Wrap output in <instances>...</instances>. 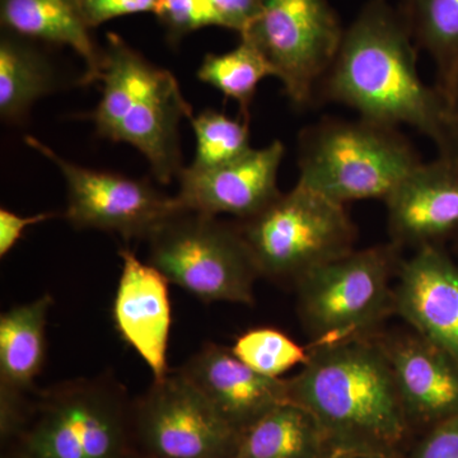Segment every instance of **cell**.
<instances>
[{"label": "cell", "instance_id": "obj_1", "mask_svg": "<svg viewBox=\"0 0 458 458\" xmlns=\"http://www.w3.org/2000/svg\"><path fill=\"white\" fill-rule=\"evenodd\" d=\"M418 47L388 0H369L345 29L335 63L318 95V106L337 104L384 125H408L458 157V114L441 90L424 82Z\"/></svg>", "mask_w": 458, "mask_h": 458}, {"label": "cell", "instance_id": "obj_2", "mask_svg": "<svg viewBox=\"0 0 458 458\" xmlns=\"http://www.w3.org/2000/svg\"><path fill=\"white\" fill-rule=\"evenodd\" d=\"M288 387L289 401L315 415L334 452L399 456L410 423L386 345L360 337L312 348Z\"/></svg>", "mask_w": 458, "mask_h": 458}, {"label": "cell", "instance_id": "obj_3", "mask_svg": "<svg viewBox=\"0 0 458 458\" xmlns=\"http://www.w3.org/2000/svg\"><path fill=\"white\" fill-rule=\"evenodd\" d=\"M101 101L92 114L98 137L137 148L158 182L182 170L179 126L192 110L171 72L159 68L122 36L107 33Z\"/></svg>", "mask_w": 458, "mask_h": 458}, {"label": "cell", "instance_id": "obj_4", "mask_svg": "<svg viewBox=\"0 0 458 458\" xmlns=\"http://www.w3.org/2000/svg\"><path fill=\"white\" fill-rule=\"evenodd\" d=\"M297 185L344 205L387 200L423 162L396 126L325 116L298 135Z\"/></svg>", "mask_w": 458, "mask_h": 458}, {"label": "cell", "instance_id": "obj_5", "mask_svg": "<svg viewBox=\"0 0 458 458\" xmlns=\"http://www.w3.org/2000/svg\"><path fill=\"white\" fill-rule=\"evenodd\" d=\"M148 241L150 264L171 284L207 303H254V283L260 273L238 225L181 210Z\"/></svg>", "mask_w": 458, "mask_h": 458}, {"label": "cell", "instance_id": "obj_6", "mask_svg": "<svg viewBox=\"0 0 458 458\" xmlns=\"http://www.w3.org/2000/svg\"><path fill=\"white\" fill-rule=\"evenodd\" d=\"M399 246L352 250L297 279L301 316L313 348L360 339L394 310L391 274Z\"/></svg>", "mask_w": 458, "mask_h": 458}, {"label": "cell", "instance_id": "obj_7", "mask_svg": "<svg viewBox=\"0 0 458 458\" xmlns=\"http://www.w3.org/2000/svg\"><path fill=\"white\" fill-rule=\"evenodd\" d=\"M260 276L294 278L354 250L357 231L344 205L297 185L241 221Z\"/></svg>", "mask_w": 458, "mask_h": 458}, {"label": "cell", "instance_id": "obj_8", "mask_svg": "<svg viewBox=\"0 0 458 458\" xmlns=\"http://www.w3.org/2000/svg\"><path fill=\"white\" fill-rule=\"evenodd\" d=\"M345 35L327 0H261L247 38L261 51L295 110L318 106V90Z\"/></svg>", "mask_w": 458, "mask_h": 458}, {"label": "cell", "instance_id": "obj_9", "mask_svg": "<svg viewBox=\"0 0 458 458\" xmlns=\"http://www.w3.org/2000/svg\"><path fill=\"white\" fill-rule=\"evenodd\" d=\"M14 454L23 458H131V414L104 388L75 385L45 396Z\"/></svg>", "mask_w": 458, "mask_h": 458}, {"label": "cell", "instance_id": "obj_10", "mask_svg": "<svg viewBox=\"0 0 458 458\" xmlns=\"http://www.w3.org/2000/svg\"><path fill=\"white\" fill-rule=\"evenodd\" d=\"M131 423L134 454L153 458H233L240 438L180 369L153 382Z\"/></svg>", "mask_w": 458, "mask_h": 458}, {"label": "cell", "instance_id": "obj_11", "mask_svg": "<svg viewBox=\"0 0 458 458\" xmlns=\"http://www.w3.org/2000/svg\"><path fill=\"white\" fill-rule=\"evenodd\" d=\"M25 141L64 176L68 191L65 216L75 228L114 232L125 240H148L170 216L186 210L176 197H168L148 181L74 165L31 135H27Z\"/></svg>", "mask_w": 458, "mask_h": 458}, {"label": "cell", "instance_id": "obj_12", "mask_svg": "<svg viewBox=\"0 0 458 458\" xmlns=\"http://www.w3.org/2000/svg\"><path fill=\"white\" fill-rule=\"evenodd\" d=\"M284 156L283 141L274 140L213 170L183 167L177 176V200L191 212L213 216L231 214L245 221L282 194L278 174Z\"/></svg>", "mask_w": 458, "mask_h": 458}, {"label": "cell", "instance_id": "obj_13", "mask_svg": "<svg viewBox=\"0 0 458 458\" xmlns=\"http://www.w3.org/2000/svg\"><path fill=\"white\" fill-rule=\"evenodd\" d=\"M394 309L458 364V265L438 246L400 262Z\"/></svg>", "mask_w": 458, "mask_h": 458}, {"label": "cell", "instance_id": "obj_14", "mask_svg": "<svg viewBox=\"0 0 458 458\" xmlns=\"http://www.w3.org/2000/svg\"><path fill=\"white\" fill-rule=\"evenodd\" d=\"M396 246H438L458 232V157L421 162L385 201Z\"/></svg>", "mask_w": 458, "mask_h": 458}, {"label": "cell", "instance_id": "obj_15", "mask_svg": "<svg viewBox=\"0 0 458 458\" xmlns=\"http://www.w3.org/2000/svg\"><path fill=\"white\" fill-rule=\"evenodd\" d=\"M180 370L238 433L289 401L288 379L260 375L231 349L214 344L204 346Z\"/></svg>", "mask_w": 458, "mask_h": 458}, {"label": "cell", "instance_id": "obj_16", "mask_svg": "<svg viewBox=\"0 0 458 458\" xmlns=\"http://www.w3.org/2000/svg\"><path fill=\"white\" fill-rule=\"evenodd\" d=\"M119 254L123 269L114 302V325L120 336L146 361L155 381H162L170 373V282L131 250H120Z\"/></svg>", "mask_w": 458, "mask_h": 458}, {"label": "cell", "instance_id": "obj_17", "mask_svg": "<svg viewBox=\"0 0 458 458\" xmlns=\"http://www.w3.org/2000/svg\"><path fill=\"white\" fill-rule=\"evenodd\" d=\"M387 348L406 417L436 426L458 412V364L423 337Z\"/></svg>", "mask_w": 458, "mask_h": 458}, {"label": "cell", "instance_id": "obj_18", "mask_svg": "<svg viewBox=\"0 0 458 458\" xmlns=\"http://www.w3.org/2000/svg\"><path fill=\"white\" fill-rule=\"evenodd\" d=\"M0 23L30 40L71 47L83 60V86L101 80L104 49L90 35L81 0H0Z\"/></svg>", "mask_w": 458, "mask_h": 458}, {"label": "cell", "instance_id": "obj_19", "mask_svg": "<svg viewBox=\"0 0 458 458\" xmlns=\"http://www.w3.org/2000/svg\"><path fill=\"white\" fill-rule=\"evenodd\" d=\"M50 294L21 304L0 318V417L22 414L21 394L31 387L45 360Z\"/></svg>", "mask_w": 458, "mask_h": 458}, {"label": "cell", "instance_id": "obj_20", "mask_svg": "<svg viewBox=\"0 0 458 458\" xmlns=\"http://www.w3.org/2000/svg\"><path fill=\"white\" fill-rule=\"evenodd\" d=\"M333 454L315 415L285 401L240 433L233 458H328Z\"/></svg>", "mask_w": 458, "mask_h": 458}, {"label": "cell", "instance_id": "obj_21", "mask_svg": "<svg viewBox=\"0 0 458 458\" xmlns=\"http://www.w3.org/2000/svg\"><path fill=\"white\" fill-rule=\"evenodd\" d=\"M399 12L434 65V86L452 106L458 98V0H401Z\"/></svg>", "mask_w": 458, "mask_h": 458}, {"label": "cell", "instance_id": "obj_22", "mask_svg": "<svg viewBox=\"0 0 458 458\" xmlns=\"http://www.w3.org/2000/svg\"><path fill=\"white\" fill-rule=\"evenodd\" d=\"M56 89L53 65L38 42L3 30L0 38V116L5 123L25 119L36 101Z\"/></svg>", "mask_w": 458, "mask_h": 458}, {"label": "cell", "instance_id": "obj_23", "mask_svg": "<svg viewBox=\"0 0 458 458\" xmlns=\"http://www.w3.org/2000/svg\"><path fill=\"white\" fill-rule=\"evenodd\" d=\"M267 77H274L269 63L251 41L243 38L227 53L205 55L198 71L199 80L236 101L238 117L249 122L259 84Z\"/></svg>", "mask_w": 458, "mask_h": 458}, {"label": "cell", "instance_id": "obj_24", "mask_svg": "<svg viewBox=\"0 0 458 458\" xmlns=\"http://www.w3.org/2000/svg\"><path fill=\"white\" fill-rule=\"evenodd\" d=\"M190 122L197 138V152L190 165L194 170L222 167L254 149L249 120L231 119L227 114L207 108L198 116L192 114Z\"/></svg>", "mask_w": 458, "mask_h": 458}, {"label": "cell", "instance_id": "obj_25", "mask_svg": "<svg viewBox=\"0 0 458 458\" xmlns=\"http://www.w3.org/2000/svg\"><path fill=\"white\" fill-rule=\"evenodd\" d=\"M250 369L271 378H282L295 366L306 364L310 352L282 331L254 328L241 335L231 349Z\"/></svg>", "mask_w": 458, "mask_h": 458}, {"label": "cell", "instance_id": "obj_26", "mask_svg": "<svg viewBox=\"0 0 458 458\" xmlns=\"http://www.w3.org/2000/svg\"><path fill=\"white\" fill-rule=\"evenodd\" d=\"M156 16L172 45L205 27H222L212 0H161Z\"/></svg>", "mask_w": 458, "mask_h": 458}, {"label": "cell", "instance_id": "obj_27", "mask_svg": "<svg viewBox=\"0 0 458 458\" xmlns=\"http://www.w3.org/2000/svg\"><path fill=\"white\" fill-rule=\"evenodd\" d=\"M161 0H81L84 20L89 29L131 14L155 13Z\"/></svg>", "mask_w": 458, "mask_h": 458}, {"label": "cell", "instance_id": "obj_28", "mask_svg": "<svg viewBox=\"0 0 458 458\" xmlns=\"http://www.w3.org/2000/svg\"><path fill=\"white\" fill-rule=\"evenodd\" d=\"M409 458H458V412L433 426Z\"/></svg>", "mask_w": 458, "mask_h": 458}, {"label": "cell", "instance_id": "obj_29", "mask_svg": "<svg viewBox=\"0 0 458 458\" xmlns=\"http://www.w3.org/2000/svg\"><path fill=\"white\" fill-rule=\"evenodd\" d=\"M222 21V29L242 36L254 22L261 7V0H212Z\"/></svg>", "mask_w": 458, "mask_h": 458}, {"label": "cell", "instance_id": "obj_30", "mask_svg": "<svg viewBox=\"0 0 458 458\" xmlns=\"http://www.w3.org/2000/svg\"><path fill=\"white\" fill-rule=\"evenodd\" d=\"M54 216H55L54 213H40L32 216H20L18 214L11 212V210L4 209V208L0 209V256L4 258L16 246L27 227L49 221Z\"/></svg>", "mask_w": 458, "mask_h": 458}, {"label": "cell", "instance_id": "obj_31", "mask_svg": "<svg viewBox=\"0 0 458 458\" xmlns=\"http://www.w3.org/2000/svg\"><path fill=\"white\" fill-rule=\"evenodd\" d=\"M328 458H400L394 454H372V452H352L337 451L334 452Z\"/></svg>", "mask_w": 458, "mask_h": 458}, {"label": "cell", "instance_id": "obj_32", "mask_svg": "<svg viewBox=\"0 0 458 458\" xmlns=\"http://www.w3.org/2000/svg\"><path fill=\"white\" fill-rule=\"evenodd\" d=\"M131 458H153V457L144 456V454H132V456Z\"/></svg>", "mask_w": 458, "mask_h": 458}, {"label": "cell", "instance_id": "obj_33", "mask_svg": "<svg viewBox=\"0 0 458 458\" xmlns=\"http://www.w3.org/2000/svg\"><path fill=\"white\" fill-rule=\"evenodd\" d=\"M3 458H23V457H21V456H17V454H11V456H5V457H3Z\"/></svg>", "mask_w": 458, "mask_h": 458}, {"label": "cell", "instance_id": "obj_34", "mask_svg": "<svg viewBox=\"0 0 458 458\" xmlns=\"http://www.w3.org/2000/svg\"><path fill=\"white\" fill-rule=\"evenodd\" d=\"M456 110H457V114H458V98H457Z\"/></svg>", "mask_w": 458, "mask_h": 458}]
</instances>
